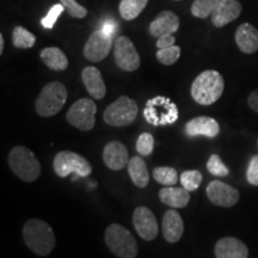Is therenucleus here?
<instances>
[{
  "label": "nucleus",
  "instance_id": "1",
  "mask_svg": "<svg viewBox=\"0 0 258 258\" xmlns=\"http://www.w3.org/2000/svg\"><path fill=\"white\" fill-rule=\"evenodd\" d=\"M23 238L27 246L38 256H48L56 244L53 228L46 221L31 219L23 226Z\"/></svg>",
  "mask_w": 258,
  "mask_h": 258
},
{
  "label": "nucleus",
  "instance_id": "2",
  "mask_svg": "<svg viewBox=\"0 0 258 258\" xmlns=\"http://www.w3.org/2000/svg\"><path fill=\"white\" fill-rule=\"evenodd\" d=\"M225 90L224 78L218 71L208 70L199 74L191 85L192 99L200 105H212L219 101Z\"/></svg>",
  "mask_w": 258,
  "mask_h": 258
},
{
  "label": "nucleus",
  "instance_id": "3",
  "mask_svg": "<svg viewBox=\"0 0 258 258\" xmlns=\"http://www.w3.org/2000/svg\"><path fill=\"white\" fill-rule=\"evenodd\" d=\"M9 166L18 178L34 182L41 175V164L32 151L25 146H15L10 151Z\"/></svg>",
  "mask_w": 258,
  "mask_h": 258
},
{
  "label": "nucleus",
  "instance_id": "4",
  "mask_svg": "<svg viewBox=\"0 0 258 258\" xmlns=\"http://www.w3.org/2000/svg\"><path fill=\"white\" fill-rule=\"evenodd\" d=\"M105 244L115 256L120 258H135L138 256V244L133 234L124 226L111 224L105 230Z\"/></svg>",
  "mask_w": 258,
  "mask_h": 258
},
{
  "label": "nucleus",
  "instance_id": "5",
  "mask_svg": "<svg viewBox=\"0 0 258 258\" xmlns=\"http://www.w3.org/2000/svg\"><path fill=\"white\" fill-rule=\"evenodd\" d=\"M67 89L62 83L51 82L47 84L35 102L36 112L42 117H50L56 115L63 108L67 101Z\"/></svg>",
  "mask_w": 258,
  "mask_h": 258
},
{
  "label": "nucleus",
  "instance_id": "6",
  "mask_svg": "<svg viewBox=\"0 0 258 258\" xmlns=\"http://www.w3.org/2000/svg\"><path fill=\"white\" fill-rule=\"evenodd\" d=\"M178 108L170 98L157 96L148 99L144 109V117L148 123L161 127L175 123L178 120Z\"/></svg>",
  "mask_w": 258,
  "mask_h": 258
},
{
  "label": "nucleus",
  "instance_id": "7",
  "mask_svg": "<svg viewBox=\"0 0 258 258\" xmlns=\"http://www.w3.org/2000/svg\"><path fill=\"white\" fill-rule=\"evenodd\" d=\"M138 111L137 101L127 96H121L105 109L103 118L111 127H125L135 121Z\"/></svg>",
  "mask_w": 258,
  "mask_h": 258
},
{
  "label": "nucleus",
  "instance_id": "8",
  "mask_svg": "<svg viewBox=\"0 0 258 258\" xmlns=\"http://www.w3.org/2000/svg\"><path fill=\"white\" fill-rule=\"evenodd\" d=\"M53 167L55 173L61 178H64L71 173H77L82 177L91 175L92 166L86 158L72 151H62L54 158Z\"/></svg>",
  "mask_w": 258,
  "mask_h": 258
},
{
  "label": "nucleus",
  "instance_id": "9",
  "mask_svg": "<svg viewBox=\"0 0 258 258\" xmlns=\"http://www.w3.org/2000/svg\"><path fill=\"white\" fill-rule=\"evenodd\" d=\"M97 106L90 98L77 101L67 111L66 118L70 124L83 132H89L95 127Z\"/></svg>",
  "mask_w": 258,
  "mask_h": 258
},
{
  "label": "nucleus",
  "instance_id": "10",
  "mask_svg": "<svg viewBox=\"0 0 258 258\" xmlns=\"http://www.w3.org/2000/svg\"><path fill=\"white\" fill-rule=\"evenodd\" d=\"M112 47V35L102 29L93 31L84 46V56L91 62L104 60Z\"/></svg>",
  "mask_w": 258,
  "mask_h": 258
},
{
  "label": "nucleus",
  "instance_id": "11",
  "mask_svg": "<svg viewBox=\"0 0 258 258\" xmlns=\"http://www.w3.org/2000/svg\"><path fill=\"white\" fill-rule=\"evenodd\" d=\"M114 56L116 64L125 72H134L140 67V56L128 37L120 36L115 41Z\"/></svg>",
  "mask_w": 258,
  "mask_h": 258
},
{
  "label": "nucleus",
  "instance_id": "12",
  "mask_svg": "<svg viewBox=\"0 0 258 258\" xmlns=\"http://www.w3.org/2000/svg\"><path fill=\"white\" fill-rule=\"evenodd\" d=\"M207 196L209 201L215 206L224 208H230L239 201L240 194L237 189L230 184H226L220 180H213L207 186Z\"/></svg>",
  "mask_w": 258,
  "mask_h": 258
},
{
  "label": "nucleus",
  "instance_id": "13",
  "mask_svg": "<svg viewBox=\"0 0 258 258\" xmlns=\"http://www.w3.org/2000/svg\"><path fill=\"white\" fill-rule=\"evenodd\" d=\"M133 225L135 231L144 240L151 241L157 238L158 231H159L158 221L152 211L145 206L135 208L133 213Z\"/></svg>",
  "mask_w": 258,
  "mask_h": 258
},
{
  "label": "nucleus",
  "instance_id": "14",
  "mask_svg": "<svg viewBox=\"0 0 258 258\" xmlns=\"http://www.w3.org/2000/svg\"><path fill=\"white\" fill-rule=\"evenodd\" d=\"M241 10L243 8L238 0H220L212 12V23L217 28L225 27L239 17Z\"/></svg>",
  "mask_w": 258,
  "mask_h": 258
},
{
  "label": "nucleus",
  "instance_id": "15",
  "mask_svg": "<svg viewBox=\"0 0 258 258\" xmlns=\"http://www.w3.org/2000/svg\"><path fill=\"white\" fill-rule=\"evenodd\" d=\"M179 28V18L175 12L161 11L156 18L151 22L148 31L153 37L159 38L165 35H172L178 30Z\"/></svg>",
  "mask_w": 258,
  "mask_h": 258
},
{
  "label": "nucleus",
  "instance_id": "16",
  "mask_svg": "<svg viewBox=\"0 0 258 258\" xmlns=\"http://www.w3.org/2000/svg\"><path fill=\"white\" fill-rule=\"evenodd\" d=\"M103 160L109 169L120 171L129 163L127 147L120 141H110L103 150Z\"/></svg>",
  "mask_w": 258,
  "mask_h": 258
},
{
  "label": "nucleus",
  "instance_id": "17",
  "mask_svg": "<svg viewBox=\"0 0 258 258\" xmlns=\"http://www.w3.org/2000/svg\"><path fill=\"white\" fill-rule=\"evenodd\" d=\"M185 133L190 138L206 137L215 138L220 133V125L218 121L208 116H199L185 124Z\"/></svg>",
  "mask_w": 258,
  "mask_h": 258
},
{
  "label": "nucleus",
  "instance_id": "18",
  "mask_svg": "<svg viewBox=\"0 0 258 258\" xmlns=\"http://www.w3.org/2000/svg\"><path fill=\"white\" fill-rule=\"evenodd\" d=\"M214 253L217 258H247L249 249L237 238L225 237L215 244Z\"/></svg>",
  "mask_w": 258,
  "mask_h": 258
},
{
  "label": "nucleus",
  "instance_id": "19",
  "mask_svg": "<svg viewBox=\"0 0 258 258\" xmlns=\"http://www.w3.org/2000/svg\"><path fill=\"white\" fill-rule=\"evenodd\" d=\"M184 232V222L179 213L173 209L167 211L163 217V235L167 243H177Z\"/></svg>",
  "mask_w": 258,
  "mask_h": 258
},
{
  "label": "nucleus",
  "instance_id": "20",
  "mask_svg": "<svg viewBox=\"0 0 258 258\" xmlns=\"http://www.w3.org/2000/svg\"><path fill=\"white\" fill-rule=\"evenodd\" d=\"M235 43L244 54H253L258 50V30L253 25L243 23L235 31Z\"/></svg>",
  "mask_w": 258,
  "mask_h": 258
},
{
  "label": "nucleus",
  "instance_id": "21",
  "mask_svg": "<svg viewBox=\"0 0 258 258\" xmlns=\"http://www.w3.org/2000/svg\"><path fill=\"white\" fill-rule=\"evenodd\" d=\"M82 79L88 92L92 98L102 99L106 93V86L101 72L96 67H85L82 73Z\"/></svg>",
  "mask_w": 258,
  "mask_h": 258
},
{
  "label": "nucleus",
  "instance_id": "22",
  "mask_svg": "<svg viewBox=\"0 0 258 258\" xmlns=\"http://www.w3.org/2000/svg\"><path fill=\"white\" fill-rule=\"evenodd\" d=\"M159 199L164 205L170 206L172 208H184L190 201V191L182 188L175 186H165L160 189Z\"/></svg>",
  "mask_w": 258,
  "mask_h": 258
},
{
  "label": "nucleus",
  "instance_id": "23",
  "mask_svg": "<svg viewBox=\"0 0 258 258\" xmlns=\"http://www.w3.org/2000/svg\"><path fill=\"white\" fill-rule=\"evenodd\" d=\"M128 173L138 188H145L150 182V173L146 163L141 157H133L128 163Z\"/></svg>",
  "mask_w": 258,
  "mask_h": 258
},
{
  "label": "nucleus",
  "instance_id": "24",
  "mask_svg": "<svg viewBox=\"0 0 258 258\" xmlns=\"http://www.w3.org/2000/svg\"><path fill=\"white\" fill-rule=\"evenodd\" d=\"M42 61L53 71H64L69 67V59L66 54L57 47H48L41 50Z\"/></svg>",
  "mask_w": 258,
  "mask_h": 258
},
{
  "label": "nucleus",
  "instance_id": "25",
  "mask_svg": "<svg viewBox=\"0 0 258 258\" xmlns=\"http://www.w3.org/2000/svg\"><path fill=\"white\" fill-rule=\"evenodd\" d=\"M148 0H121L118 5L121 17L125 21H133L146 8Z\"/></svg>",
  "mask_w": 258,
  "mask_h": 258
},
{
  "label": "nucleus",
  "instance_id": "26",
  "mask_svg": "<svg viewBox=\"0 0 258 258\" xmlns=\"http://www.w3.org/2000/svg\"><path fill=\"white\" fill-rule=\"evenodd\" d=\"M36 43L34 34L23 27H16L12 31V44L19 49H29Z\"/></svg>",
  "mask_w": 258,
  "mask_h": 258
},
{
  "label": "nucleus",
  "instance_id": "27",
  "mask_svg": "<svg viewBox=\"0 0 258 258\" xmlns=\"http://www.w3.org/2000/svg\"><path fill=\"white\" fill-rule=\"evenodd\" d=\"M153 178L159 184H163L165 186H172L178 180V175H177V170L173 169V167L158 166L153 170Z\"/></svg>",
  "mask_w": 258,
  "mask_h": 258
},
{
  "label": "nucleus",
  "instance_id": "28",
  "mask_svg": "<svg viewBox=\"0 0 258 258\" xmlns=\"http://www.w3.org/2000/svg\"><path fill=\"white\" fill-rule=\"evenodd\" d=\"M220 0H194L191 5V14L198 18H207L217 8Z\"/></svg>",
  "mask_w": 258,
  "mask_h": 258
},
{
  "label": "nucleus",
  "instance_id": "29",
  "mask_svg": "<svg viewBox=\"0 0 258 258\" xmlns=\"http://www.w3.org/2000/svg\"><path fill=\"white\" fill-rule=\"evenodd\" d=\"M202 173L198 170H188L180 175V184L188 191H195L202 183Z\"/></svg>",
  "mask_w": 258,
  "mask_h": 258
},
{
  "label": "nucleus",
  "instance_id": "30",
  "mask_svg": "<svg viewBox=\"0 0 258 258\" xmlns=\"http://www.w3.org/2000/svg\"><path fill=\"white\" fill-rule=\"evenodd\" d=\"M180 56V48L178 46H171L164 49H159L157 51V59L160 63L165 66H171L176 63Z\"/></svg>",
  "mask_w": 258,
  "mask_h": 258
},
{
  "label": "nucleus",
  "instance_id": "31",
  "mask_svg": "<svg viewBox=\"0 0 258 258\" xmlns=\"http://www.w3.org/2000/svg\"><path fill=\"white\" fill-rule=\"evenodd\" d=\"M207 169L209 173L213 176L218 177H226L228 176L230 171H228L227 166L225 165L224 161L221 160V158L218 154H212L207 161Z\"/></svg>",
  "mask_w": 258,
  "mask_h": 258
},
{
  "label": "nucleus",
  "instance_id": "32",
  "mask_svg": "<svg viewBox=\"0 0 258 258\" xmlns=\"http://www.w3.org/2000/svg\"><path fill=\"white\" fill-rule=\"evenodd\" d=\"M154 138L150 133H143L137 140V151L140 156L148 157L153 152Z\"/></svg>",
  "mask_w": 258,
  "mask_h": 258
},
{
  "label": "nucleus",
  "instance_id": "33",
  "mask_svg": "<svg viewBox=\"0 0 258 258\" xmlns=\"http://www.w3.org/2000/svg\"><path fill=\"white\" fill-rule=\"evenodd\" d=\"M60 2L71 17L80 19L88 16V10H86V8H84V6L78 4L77 0H60Z\"/></svg>",
  "mask_w": 258,
  "mask_h": 258
},
{
  "label": "nucleus",
  "instance_id": "34",
  "mask_svg": "<svg viewBox=\"0 0 258 258\" xmlns=\"http://www.w3.org/2000/svg\"><path fill=\"white\" fill-rule=\"evenodd\" d=\"M63 5L62 4H56V5H53L50 8L49 11H48V14L46 15V17L42 19V25H43L46 29H51L55 25L57 18H59V16L62 14L63 12Z\"/></svg>",
  "mask_w": 258,
  "mask_h": 258
},
{
  "label": "nucleus",
  "instance_id": "35",
  "mask_svg": "<svg viewBox=\"0 0 258 258\" xmlns=\"http://www.w3.org/2000/svg\"><path fill=\"white\" fill-rule=\"evenodd\" d=\"M246 179L250 184L258 186V156L251 158L246 171Z\"/></svg>",
  "mask_w": 258,
  "mask_h": 258
},
{
  "label": "nucleus",
  "instance_id": "36",
  "mask_svg": "<svg viewBox=\"0 0 258 258\" xmlns=\"http://www.w3.org/2000/svg\"><path fill=\"white\" fill-rule=\"evenodd\" d=\"M175 46V37L173 35H165L158 38L157 48L158 49H164V48Z\"/></svg>",
  "mask_w": 258,
  "mask_h": 258
},
{
  "label": "nucleus",
  "instance_id": "37",
  "mask_svg": "<svg viewBox=\"0 0 258 258\" xmlns=\"http://www.w3.org/2000/svg\"><path fill=\"white\" fill-rule=\"evenodd\" d=\"M247 104H249L251 110L258 114V89L250 93L249 98H247Z\"/></svg>",
  "mask_w": 258,
  "mask_h": 258
},
{
  "label": "nucleus",
  "instance_id": "38",
  "mask_svg": "<svg viewBox=\"0 0 258 258\" xmlns=\"http://www.w3.org/2000/svg\"><path fill=\"white\" fill-rule=\"evenodd\" d=\"M101 29H102V30H104L105 32H108V34L114 35V32L116 30V24L112 21H106V22H104V23H103Z\"/></svg>",
  "mask_w": 258,
  "mask_h": 258
},
{
  "label": "nucleus",
  "instance_id": "39",
  "mask_svg": "<svg viewBox=\"0 0 258 258\" xmlns=\"http://www.w3.org/2000/svg\"><path fill=\"white\" fill-rule=\"evenodd\" d=\"M4 46H5L4 36H3V34H0V54H3V51H4Z\"/></svg>",
  "mask_w": 258,
  "mask_h": 258
},
{
  "label": "nucleus",
  "instance_id": "40",
  "mask_svg": "<svg viewBox=\"0 0 258 258\" xmlns=\"http://www.w3.org/2000/svg\"><path fill=\"white\" fill-rule=\"evenodd\" d=\"M176 2H179V0H176Z\"/></svg>",
  "mask_w": 258,
  "mask_h": 258
},
{
  "label": "nucleus",
  "instance_id": "41",
  "mask_svg": "<svg viewBox=\"0 0 258 258\" xmlns=\"http://www.w3.org/2000/svg\"><path fill=\"white\" fill-rule=\"evenodd\" d=\"M257 145H258V140H257Z\"/></svg>",
  "mask_w": 258,
  "mask_h": 258
}]
</instances>
